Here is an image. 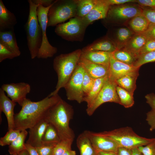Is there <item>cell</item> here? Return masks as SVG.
Wrapping results in <instances>:
<instances>
[{"instance_id":"cell-23","label":"cell","mask_w":155,"mask_h":155,"mask_svg":"<svg viewBox=\"0 0 155 155\" xmlns=\"http://www.w3.org/2000/svg\"><path fill=\"white\" fill-rule=\"evenodd\" d=\"M76 144L80 155H98V152L93 146L86 131L79 135Z\"/></svg>"},{"instance_id":"cell-30","label":"cell","mask_w":155,"mask_h":155,"mask_svg":"<svg viewBox=\"0 0 155 155\" xmlns=\"http://www.w3.org/2000/svg\"><path fill=\"white\" fill-rule=\"evenodd\" d=\"M113 57L123 63L133 66L136 58L125 49H118L112 53Z\"/></svg>"},{"instance_id":"cell-15","label":"cell","mask_w":155,"mask_h":155,"mask_svg":"<svg viewBox=\"0 0 155 155\" xmlns=\"http://www.w3.org/2000/svg\"><path fill=\"white\" fill-rule=\"evenodd\" d=\"M110 6L106 0H96L90 12L86 16L81 18L84 25L87 27L95 21L106 18Z\"/></svg>"},{"instance_id":"cell-41","label":"cell","mask_w":155,"mask_h":155,"mask_svg":"<svg viewBox=\"0 0 155 155\" xmlns=\"http://www.w3.org/2000/svg\"><path fill=\"white\" fill-rule=\"evenodd\" d=\"M155 51V40H147L145 44L141 50L139 56L140 55Z\"/></svg>"},{"instance_id":"cell-44","label":"cell","mask_w":155,"mask_h":155,"mask_svg":"<svg viewBox=\"0 0 155 155\" xmlns=\"http://www.w3.org/2000/svg\"><path fill=\"white\" fill-rule=\"evenodd\" d=\"M142 34L146 36L147 40H155V24L150 23L147 30Z\"/></svg>"},{"instance_id":"cell-18","label":"cell","mask_w":155,"mask_h":155,"mask_svg":"<svg viewBox=\"0 0 155 155\" xmlns=\"http://www.w3.org/2000/svg\"><path fill=\"white\" fill-rule=\"evenodd\" d=\"M49 124L44 119L29 129V137L26 143L35 148L42 146V137Z\"/></svg>"},{"instance_id":"cell-51","label":"cell","mask_w":155,"mask_h":155,"mask_svg":"<svg viewBox=\"0 0 155 155\" xmlns=\"http://www.w3.org/2000/svg\"><path fill=\"white\" fill-rule=\"evenodd\" d=\"M98 155H118L117 153L111 152H99Z\"/></svg>"},{"instance_id":"cell-11","label":"cell","mask_w":155,"mask_h":155,"mask_svg":"<svg viewBox=\"0 0 155 155\" xmlns=\"http://www.w3.org/2000/svg\"><path fill=\"white\" fill-rule=\"evenodd\" d=\"M1 88L9 98L20 106L27 98L26 96L31 89L30 84L24 82L4 84Z\"/></svg>"},{"instance_id":"cell-16","label":"cell","mask_w":155,"mask_h":155,"mask_svg":"<svg viewBox=\"0 0 155 155\" xmlns=\"http://www.w3.org/2000/svg\"><path fill=\"white\" fill-rule=\"evenodd\" d=\"M16 103L11 100L7 96L5 92L0 89V117L3 112L6 117L8 130L14 129V108Z\"/></svg>"},{"instance_id":"cell-40","label":"cell","mask_w":155,"mask_h":155,"mask_svg":"<svg viewBox=\"0 0 155 155\" xmlns=\"http://www.w3.org/2000/svg\"><path fill=\"white\" fill-rule=\"evenodd\" d=\"M150 8L143 9L142 14L150 23L155 24V8Z\"/></svg>"},{"instance_id":"cell-27","label":"cell","mask_w":155,"mask_h":155,"mask_svg":"<svg viewBox=\"0 0 155 155\" xmlns=\"http://www.w3.org/2000/svg\"><path fill=\"white\" fill-rule=\"evenodd\" d=\"M28 134L26 130L21 131L17 137L9 146L8 151L11 155H18L26 149L25 141Z\"/></svg>"},{"instance_id":"cell-9","label":"cell","mask_w":155,"mask_h":155,"mask_svg":"<svg viewBox=\"0 0 155 155\" xmlns=\"http://www.w3.org/2000/svg\"><path fill=\"white\" fill-rule=\"evenodd\" d=\"M86 27L81 18L76 16L67 22L57 25L55 32L65 40H78L83 36Z\"/></svg>"},{"instance_id":"cell-14","label":"cell","mask_w":155,"mask_h":155,"mask_svg":"<svg viewBox=\"0 0 155 155\" xmlns=\"http://www.w3.org/2000/svg\"><path fill=\"white\" fill-rule=\"evenodd\" d=\"M140 68L119 61L111 55L109 65L108 77L115 81L124 76L138 72Z\"/></svg>"},{"instance_id":"cell-39","label":"cell","mask_w":155,"mask_h":155,"mask_svg":"<svg viewBox=\"0 0 155 155\" xmlns=\"http://www.w3.org/2000/svg\"><path fill=\"white\" fill-rule=\"evenodd\" d=\"M138 148L143 155H155V138L146 145Z\"/></svg>"},{"instance_id":"cell-4","label":"cell","mask_w":155,"mask_h":155,"mask_svg":"<svg viewBox=\"0 0 155 155\" xmlns=\"http://www.w3.org/2000/svg\"><path fill=\"white\" fill-rule=\"evenodd\" d=\"M29 13L25 25L27 45L32 59L37 57L42 40V30L37 15V9L39 5L32 0H28Z\"/></svg>"},{"instance_id":"cell-42","label":"cell","mask_w":155,"mask_h":155,"mask_svg":"<svg viewBox=\"0 0 155 155\" xmlns=\"http://www.w3.org/2000/svg\"><path fill=\"white\" fill-rule=\"evenodd\" d=\"M55 146L42 145L36 148L38 155H53Z\"/></svg>"},{"instance_id":"cell-53","label":"cell","mask_w":155,"mask_h":155,"mask_svg":"<svg viewBox=\"0 0 155 155\" xmlns=\"http://www.w3.org/2000/svg\"><path fill=\"white\" fill-rule=\"evenodd\" d=\"M62 155H76L75 151L71 149L66 151Z\"/></svg>"},{"instance_id":"cell-2","label":"cell","mask_w":155,"mask_h":155,"mask_svg":"<svg viewBox=\"0 0 155 155\" xmlns=\"http://www.w3.org/2000/svg\"><path fill=\"white\" fill-rule=\"evenodd\" d=\"M73 114L72 107L61 98L46 115L45 119L55 128L61 140H74L75 135L69 126Z\"/></svg>"},{"instance_id":"cell-7","label":"cell","mask_w":155,"mask_h":155,"mask_svg":"<svg viewBox=\"0 0 155 155\" xmlns=\"http://www.w3.org/2000/svg\"><path fill=\"white\" fill-rule=\"evenodd\" d=\"M53 3L46 7L39 4L37 9V17L42 33V44L37 56L39 59H46L52 57L57 52V48L53 46L50 43L46 34L48 13Z\"/></svg>"},{"instance_id":"cell-35","label":"cell","mask_w":155,"mask_h":155,"mask_svg":"<svg viewBox=\"0 0 155 155\" xmlns=\"http://www.w3.org/2000/svg\"><path fill=\"white\" fill-rule=\"evenodd\" d=\"M21 131L13 129L8 130L5 135L0 139V145L4 146L9 145L19 136Z\"/></svg>"},{"instance_id":"cell-32","label":"cell","mask_w":155,"mask_h":155,"mask_svg":"<svg viewBox=\"0 0 155 155\" xmlns=\"http://www.w3.org/2000/svg\"><path fill=\"white\" fill-rule=\"evenodd\" d=\"M117 93L119 98L120 104L125 108L132 106L134 101L133 95L123 88L117 86L116 88Z\"/></svg>"},{"instance_id":"cell-6","label":"cell","mask_w":155,"mask_h":155,"mask_svg":"<svg viewBox=\"0 0 155 155\" xmlns=\"http://www.w3.org/2000/svg\"><path fill=\"white\" fill-rule=\"evenodd\" d=\"M76 0L55 1L49 9L47 27L61 24L77 16Z\"/></svg>"},{"instance_id":"cell-28","label":"cell","mask_w":155,"mask_h":155,"mask_svg":"<svg viewBox=\"0 0 155 155\" xmlns=\"http://www.w3.org/2000/svg\"><path fill=\"white\" fill-rule=\"evenodd\" d=\"M61 141L55 128L49 123L42 137V145L55 146Z\"/></svg>"},{"instance_id":"cell-48","label":"cell","mask_w":155,"mask_h":155,"mask_svg":"<svg viewBox=\"0 0 155 155\" xmlns=\"http://www.w3.org/2000/svg\"><path fill=\"white\" fill-rule=\"evenodd\" d=\"M33 2L37 5L41 4L46 7L52 5L55 1L52 0H32Z\"/></svg>"},{"instance_id":"cell-29","label":"cell","mask_w":155,"mask_h":155,"mask_svg":"<svg viewBox=\"0 0 155 155\" xmlns=\"http://www.w3.org/2000/svg\"><path fill=\"white\" fill-rule=\"evenodd\" d=\"M150 22L142 14L131 18L129 25L135 34H142L147 29Z\"/></svg>"},{"instance_id":"cell-21","label":"cell","mask_w":155,"mask_h":155,"mask_svg":"<svg viewBox=\"0 0 155 155\" xmlns=\"http://www.w3.org/2000/svg\"><path fill=\"white\" fill-rule=\"evenodd\" d=\"M82 51L81 57L93 63L109 67L112 53L101 51Z\"/></svg>"},{"instance_id":"cell-20","label":"cell","mask_w":155,"mask_h":155,"mask_svg":"<svg viewBox=\"0 0 155 155\" xmlns=\"http://www.w3.org/2000/svg\"><path fill=\"white\" fill-rule=\"evenodd\" d=\"M147 40V38L143 34H135L126 43L124 49L137 58Z\"/></svg>"},{"instance_id":"cell-12","label":"cell","mask_w":155,"mask_h":155,"mask_svg":"<svg viewBox=\"0 0 155 155\" xmlns=\"http://www.w3.org/2000/svg\"><path fill=\"white\" fill-rule=\"evenodd\" d=\"M93 146L98 152H111L117 153L119 146L110 138L89 131H86Z\"/></svg>"},{"instance_id":"cell-17","label":"cell","mask_w":155,"mask_h":155,"mask_svg":"<svg viewBox=\"0 0 155 155\" xmlns=\"http://www.w3.org/2000/svg\"><path fill=\"white\" fill-rule=\"evenodd\" d=\"M78 64L83 67L90 76L94 79L108 75L109 67L93 63L81 56Z\"/></svg>"},{"instance_id":"cell-5","label":"cell","mask_w":155,"mask_h":155,"mask_svg":"<svg viewBox=\"0 0 155 155\" xmlns=\"http://www.w3.org/2000/svg\"><path fill=\"white\" fill-rule=\"evenodd\" d=\"M99 133L112 139L117 143L119 147L131 149L146 145L154 139V138H148L140 136L128 127Z\"/></svg>"},{"instance_id":"cell-24","label":"cell","mask_w":155,"mask_h":155,"mask_svg":"<svg viewBox=\"0 0 155 155\" xmlns=\"http://www.w3.org/2000/svg\"><path fill=\"white\" fill-rule=\"evenodd\" d=\"M118 49L117 46L112 41L104 39L96 41L82 50L86 51H101L112 53Z\"/></svg>"},{"instance_id":"cell-55","label":"cell","mask_w":155,"mask_h":155,"mask_svg":"<svg viewBox=\"0 0 155 155\" xmlns=\"http://www.w3.org/2000/svg\"><path fill=\"white\" fill-rule=\"evenodd\" d=\"M7 155L6 154V155Z\"/></svg>"},{"instance_id":"cell-54","label":"cell","mask_w":155,"mask_h":155,"mask_svg":"<svg viewBox=\"0 0 155 155\" xmlns=\"http://www.w3.org/2000/svg\"><path fill=\"white\" fill-rule=\"evenodd\" d=\"M18 155H29V154L28 151L25 149L21 152Z\"/></svg>"},{"instance_id":"cell-26","label":"cell","mask_w":155,"mask_h":155,"mask_svg":"<svg viewBox=\"0 0 155 155\" xmlns=\"http://www.w3.org/2000/svg\"><path fill=\"white\" fill-rule=\"evenodd\" d=\"M108 78V75L95 79L92 89L84 98V101L86 102L87 104V108L92 104Z\"/></svg>"},{"instance_id":"cell-25","label":"cell","mask_w":155,"mask_h":155,"mask_svg":"<svg viewBox=\"0 0 155 155\" xmlns=\"http://www.w3.org/2000/svg\"><path fill=\"white\" fill-rule=\"evenodd\" d=\"M139 75L138 72L122 77L115 82L117 86L126 90L133 95L136 88V81Z\"/></svg>"},{"instance_id":"cell-34","label":"cell","mask_w":155,"mask_h":155,"mask_svg":"<svg viewBox=\"0 0 155 155\" xmlns=\"http://www.w3.org/2000/svg\"><path fill=\"white\" fill-rule=\"evenodd\" d=\"M155 61V51L140 55L136 59L133 66L137 68L146 63Z\"/></svg>"},{"instance_id":"cell-45","label":"cell","mask_w":155,"mask_h":155,"mask_svg":"<svg viewBox=\"0 0 155 155\" xmlns=\"http://www.w3.org/2000/svg\"><path fill=\"white\" fill-rule=\"evenodd\" d=\"M145 98L146 102L151 107L152 110H155V94L153 93L148 94Z\"/></svg>"},{"instance_id":"cell-19","label":"cell","mask_w":155,"mask_h":155,"mask_svg":"<svg viewBox=\"0 0 155 155\" xmlns=\"http://www.w3.org/2000/svg\"><path fill=\"white\" fill-rule=\"evenodd\" d=\"M17 23L14 14L8 10L0 0V31L13 29Z\"/></svg>"},{"instance_id":"cell-36","label":"cell","mask_w":155,"mask_h":155,"mask_svg":"<svg viewBox=\"0 0 155 155\" xmlns=\"http://www.w3.org/2000/svg\"><path fill=\"white\" fill-rule=\"evenodd\" d=\"M73 141L61 140L54 147L53 155H62L67 151L71 149V146Z\"/></svg>"},{"instance_id":"cell-38","label":"cell","mask_w":155,"mask_h":155,"mask_svg":"<svg viewBox=\"0 0 155 155\" xmlns=\"http://www.w3.org/2000/svg\"><path fill=\"white\" fill-rule=\"evenodd\" d=\"M18 57L0 43V62L7 59H12Z\"/></svg>"},{"instance_id":"cell-46","label":"cell","mask_w":155,"mask_h":155,"mask_svg":"<svg viewBox=\"0 0 155 155\" xmlns=\"http://www.w3.org/2000/svg\"><path fill=\"white\" fill-rule=\"evenodd\" d=\"M107 3L110 6L115 5H120L127 3L136 2L134 0H106Z\"/></svg>"},{"instance_id":"cell-22","label":"cell","mask_w":155,"mask_h":155,"mask_svg":"<svg viewBox=\"0 0 155 155\" xmlns=\"http://www.w3.org/2000/svg\"><path fill=\"white\" fill-rule=\"evenodd\" d=\"M0 43L18 56L20 55L13 30L0 31Z\"/></svg>"},{"instance_id":"cell-1","label":"cell","mask_w":155,"mask_h":155,"mask_svg":"<svg viewBox=\"0 0 155 155\" xmlns=\"http://www.w3.org/2000/svg\"><path fill=\"white\" fill-rule=\"evenodd\" d=\"M61 98L58 94L48 95L37 102L26 99L21 105L20 110L14 115V129L20 131L29 129L45 118L49 109Z\"/></svg>"},{"instance_id":"cell-43","label":"cell","mask_w":155,"mask_h":155,"mask_svg":"<svg viewBox=\"0 0 155 155\" xmlns=\"http://www.w3.org/2000/svg\"><path fill=\"white\" fill-rule=\"evenodd\" d=\"M146 120L150 126V130H155V110H152L147 113Z\"/></svg>"},{"instance_id":"cell-50","label":"cell","mask_w":155,"mask_h":155,"mask_svg":"<svg viewBox=\"0 0 155 155\" xmlns=\"http://www.w3.org/2000/svg\"><path fill=\"white\" fill-rule=\"evenodd\" d=\"M117 153L118 155H132L131 149L122 147L118 148Z\"/></svg>"},{"instance_id":"cell-33","label":"cell","mask_w":155,"mask_h":155,"mask_svg":"<svg viewBox=\"0 0 155 155\" xmlns=\"http://www.w3.org/2000/svg\"><path fill=\"white\" fill-rule=\"evenodd\" d=\"M133 32L126 28H121L117 30L116 34L118 49L124 46L126 43L133 35Z\"/></svg>"},{"instance_id":"cell-49","label":"cell","mask_w":155,"mask_h":155,"mask_svg":"<svg viewBox=\"0 0 155 155\" xmlns=\"http://www.w3.org/2000/svg\"><path fill=\"white\" fill-rule=\"evenodd\" d=\"M25 146L26 149L28 152L29 155H38L35 147L26 143H25Z\"/></svg>"},{"instance_id":"cell-31","label":"cell","mask_w":155,"mask_h":155,"mask_svg":"<svg viewBox=\"0 0 155 155\" xmlns=\"http://www.w3.org/2000/svg\"><path fill=\"white\" fill-rule=\"evenodd\" d=\"M96 0H76L77 13L76 16L82 18L87 15L94 6Z\"/></svg>"},{"instance_id":"cell-8","label":"cell","mask_w":155,"mask_h":155,"mask_svg":"<svg viewBox=\"0 0 155 155\" xmlns=\"http://www.w3.org/2000/svg\"><path fill=\"white\" fill-rule=\"evenodd\" d=\"M85 71L78 65L69 79L64 86L67 99L75 100L80 104L84 101L85 94L82 88V82Z\"/></svg>"},{"instance_id":"cell-3","label":"cell","mask_w":155,"mask_h":155,"mask_svg":"<svg viewBox=\"0 0 155 155\" xmlns=\"http://www.w3.org/2000/svg\"><path fill=\"white\" fill-rule=\"evenodd\" d=\"M82 50L77 49L67 54H61L54 59L53 67L57 75L58 81L55 89L49 95L58 94L64 88L75 70L80 58Z\"/></svg>"},{"instance_id":"cell-37","label":"cell","mask_w":155,"mask_h":155,"mask_svg":"<svg viewBox=\"0 0 155 155\" xmlns=\"http://www.w3.org/2000/svg\"><path fill=\"white\" fill-rule=\"evenodd\" d=\"M95 80V79L91 78L85 71L82 85L85 96L88 94L92 89Z\"/></svg>"},{"instance_id":"cell-10","label":"cell","mask_w":155,"mask_h":155,"mask_svg":"<svg viewBox=\"0 0 155 155\" xmlns=\"http://www.w3.org/2000/svg\"><path fill=\"white\" fill-rule=\"evenodd\" d=\"M117 86L115 82L108 77L92 104L87 108L86 113L89 116L92 115L100 106L104 103L113 102L120 104L116 90Z\"/></svg>"},{"instance_id":"cell-47","label":"cell","mask_w":155,"mask_h":155,"mask_svg":"<svg viewBox=\"0 0 155 155\" xmlns=\"http://www.w3.org/2000/svg\"><path fill=\"white\" fill-rule=\"evenodd\" d=\"M136 2L142 6L155 8V0H138Z\"/></svg>"},{"instance_id":"cell-52","label":"cell","mask_w":155,"mask_h":155,"mask_svg":"<svg viewBox=\"0 0 155 155\" xmlns=\"http://www.w3.org/2000/svg\"><path fill=\"white\" fill-rule=\"evenodd\" d=\"M132 155H143L138 148L131 149Z\"/></svg>"},{"instance_id":"cell-13","label":"cell","mask_w":155,"mask_h":155,"mask_svg":"<svg viewBox=\"0 0 155 155\" xmlns=\"http://www.w3.org/2000/svg\"><path fill=\"white\" fill-rule=\"evenodd\" d=\"M142 10L139 7L132 5L110 6L107 16L114 19L126 20L142 14Z\"/></svg>"}]
</instances>
